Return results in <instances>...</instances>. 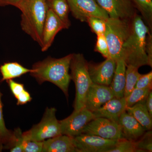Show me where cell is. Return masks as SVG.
<instances>
[{"label":"cell","mask_w":152,"mask_h":152,"mask_svg":"<svg viewBox=\"0 0 152 152\" xmlns=\"http://www.w3.org/2000/svg\"><path fill=\"white\" fill-rule=\"evenodd\" d=\"M72 54L59 58L47 57L33 65L30 75L38 83L50 82L59 88L66 96H69L71 78L69 71Z\"/></svg>","instance_id":"cell-1"},{"label":"cell","mask_w":152,"mask_h":152,"mask_svg":"<svg viewBox=\"0 0 152 152\" xmlns=\"http://www.w3.org/2000/svg\"><path fill=\"white\" fill-rule=\"evenodd\" d=\"M149 32V28L142 17L136 14L132 19L130 33L123 47V60L126 66L132 65L139 69L148 65L145 48L146 38Z\"/></svg>","instance_id":"cell-2"},{"label":"cell","mask_w":152,"mask_h":152,"mask_svg":"<svg viewBox=\"0 0 152 152\" xmlns=\"http://www.w3.org/2000/svg\"><path fill=\"white\" fill-rule=\"evenodd\" d=\"M18 9L22 13V31L41 47L43 29L49 10L46 0H23Z\"/></svg>","instance_id":"cell-3"},{"label":"cell","mask_w":152,"mask_h":152,"mask_svg":"<svg viewBox=\"0 0 152 152\" xmlns=\"http://www.w3.org/2000/svg\"><path fill=\"white\" fill-rule=\"evenodd\" d=\"M88 63L83 55L72 54L70 69L71 80L75 86L76 95L74 109L75 110L85 107L86 97L90 87L93 83L88 72Z\"/></svg>","instance_id":"cell-4"},{"label":"cell","mask_w":152,"mask_h":152,"mask_svg":"<svg viewBox=\"0 0 152 152\" xmlns=\"http://www.w3.org/2000/svg\"><path fill=\"white\" fill-rule=\"evenodd\" d=\"M132 20L109 18L106 21L104 36L110 58L116 62L123 60V47L130 33Z\"/></svg>","instance_id":"cell-5"},{"label":"cell","mask_w":152,"mask_h":152,"mask_svg":"<svg viewBox=\"0 0 152 152\" xmlns=\"http://www.w3.org/2000/svg\"><path fill=\"white\" fill-rule=\"evenodd\" d=\"M56 109L47 107L39 123L23 133V138L37 141H44L62 134L59 121L56 116Z\"/></svg>","instance_id":"cell-6"},{"label":"cell","mask_w":152,"mask_h":152,"mask_svg":"<svg viewBox=\"0 0 152 152\" xmlns=\"http://www.w3.org/2000/svg\"><path fill=\"white\" fill-rule=\"evenodd\" d=\"M95 118L93 112L85 107L77 110H74L70 115L59 121L61 134L72 138L80 135L87 125Z\"/></svg>","instance_id":"cell-7"},{"label":"cell","mask_w":152,"mask_h":152,"mask_svg":"<svg viewBox=\"0 0 152 152\" xmlns=\"http://www.w3.org/2000/svg\"><path fill=\"white\" fill-rule=\"evenodd\" d=\"M83 134L115 140L123 138L118 123L104 118H96L91 121L84 129Z\"/></svg>","instance_id":"cell-8"},{"label":"cell","mask_w":152,"mask_h":152,"mask_svg":"<svg viewBox=\"0 0 152 152\" xmlns=\"http://www.w3.org/2000/svg\"><path fill=\"white\" fill-rule=\"evenodd\" d=\"M70 12L81 22L87 21L91 17H97L107 21L109 16L96 0H67Z\"/></svg>","instance_id":"cell-9"},{"label":"cell","mask_w":152,"mask_h":152,"mask_svg":"<svg viewBox=\"0 0 152 152\" xmlns=\"http://www.w3.org/2000/svg\"><path fill=\"white\" fill-rule=\"evenodd\" d=\"M73 141L77 152H107L118 140L83 134L73 138Z\"/></svg>","instance_id":"cell-10"},{"label":"cell","mask_w":152,"mask_h":152,"mask_svg":"<svg viewBox=\"0 0 152 152\" xmlns=\"http://www.w3.org/2000/svg\"><path fill=\"white\" fill-rule=\"evenodd\" d=\"M96 1L110 18L132 20L137 14V10L132 0Z\"/></svg>","instance_id":"cell-11"},{"label":"cell","mask_w":152,"mask_h":152,"mask_svg":"<svg viewBox=\"0 0 152 152\" xmlns=\"http://www.w3.org/2000/svg\"><path fill=\"white\" fill-rule=\"evenodd\" d=\"M116 62L109 58L99 64L88 63V72L94 83L110 86L113 80Z\"/></svg>","instance_id":"cell-12"},{"label":"cell","mask_w":152,"mask_h":152,"mask_svg":"<svg viewBox=\"0 0 152 152\" xmlns=\"http://www.w3.org/2000/svg\"><path fill=\"white\" fill-rule=\"evenodd\" d=\"M114 97L115 96L110 86L93 83L87 94L85 107L93 112Z\"/></svg>","instance_id":"cell-13"},{"label":"cell","mask_w":152,"mask_h":152,"mask_svg":"<svg viewBox=\"0 0 152 152\" xmlns=\"http://www.w3.org/2000/svg\"><path fill=\"white\" fill-rule=\"evenodd\" d=\"M64 29L65 27L62 22L51 10L49 9L43 29L41 50H48L51 46L57 34Z\"/></svg>","instance_id":"cell-14"},{"label":"cell","mask_w":152,"mask_h":152,"mask_svg":"<svg viewBox=\"0 0 152 152\" xmlns=\"http://www.w3.org/2000/svg\"><path fill=\"white\" fill-rule=\"evenodd\" d=\"M126 107L124 97H115L93 113L96 118H105L118 122L121 115L126 111Z\"/></svg>","instance_id":"cell-15"},{"label":"cell","mask_w":152,"mask_h":152,"mask_svg":"<svg viewBox=\"0 0 152 152\" xmlns=\"http://www.w3.org/2000/svg\"><path fill=\"white\" fill-rule=\"evenodd\" d=\"M118 123L121 128L123 138L129 140L136 141L146 132L141 125L126 111L121 115Z\"/></svg>","instance_id":"cell-16"},{"label":"cell","mask_w":152,"mask_h":152,"mask_svg":"<svg viewBox=\"0 0 152 152\" xmlns=\"http://www.w3.org/2000/svg\"><path fill=\"white\" fill-rule=\"evenodd\" d=\"M77 152L73 138L61 134L43 141L42 152Z\"/></svg>","instance_id":"cell-17"},{"label":"cell","mask_w":152,"mask_h":152,"mask_svg":"<svg viewBox=\"0 0 152 152\" xmlns=\"http://www.w3.org/2000/svg\"><path fill=\"white\" fill-rule=\"evenodd\" d=\"M126 64L122 59L116 61L115 70L110 87L115 97H124L126 84Z\"/></svg>","instance_id":"cell-18"},{"label":"cell","mask_w":152,"mask_h":152,"mask_svg":"<svg viewBox=\"0 0 152 152\" xmlns=\"http://www.w3.org/2000/svg\"><path fill=\"white\" fill-rule=\"evenodd\" d=\"M126 112L132 116L146 131L152 127V117L146 107L145 102L138 103L132 107H126Z\"/></svg>","instance_id":"cell-19"},{"label":"cell","mask_w":152,"mask_h":152,"mask_svg":"<svg viewBox=\"0 0 152 152\" xmlns=\"http://www.w3.org/2000/svg\"><path fill=\"white\" fill-rule=\"evenodd\" d=\"M32 71L31 69L25 67L16 62L4 63L0 66V72L2 75L1 81L19 77L25 74L30 73Z\"/></svg>","instance_id":"cell-20"},{"label":"cell","mask_w":152,"mask_h":152,"mask_svg":"<svg viewBox=\"0 0 152 152\" xmlns=\"http://www.w3.org/2000/svg\"><path fill=\"white\" fill-rule=\"evenodd\" d=\"M49 9H50L58 17L64 25L65 29L71 26L69 18V7L67 0H46Z\"/></svg>","instance_id":"cell-21"},{"label":"cell","mask_w":152,"mask_h":152,"mask_svg":"<svg viewBox=\"0 0 152 152\" xmlns=\"http://www.w3.org/2000/svg\"><path fill=\"white\" fill-rule=\"evenodd\" d=\"M2 94L0 91V137L4 144V149H10L15 140L14 131L10 130L6 127L3 114Z\"/></svg>","instance_id":"cell-22"},{"label":"cell","mask_w":152,"mask_h":152,"mask_svg":"<svg viewBox=\"0 0 152 152\" xmlns=\"http://www.w3.org/2000/svg\"><path fill=\"white\" fill-rule=\"evenodd\" d=\"M136 9L141 13L146 25L152 31V0H132Z\"/></svg>","instance_id":"cell-23"},{"label":"cell","mask_w":152,"mask_h":152,"mask_svg":"<svg viewBox=\"0 0 152 152\" xmlns=\"http://www.w3.org/2000/svg\"><path fill=\"white\" fill-rule=\"evenodd\" d=\"M141 74L138 72V68L132 65L126 66V84L124 97L128 96L135 88L136 83Z\"/></svg>","instance_id":"cell-24"},{"label":"cell","mask_w":152,"mask_h":152,"mask_svg":"<svg viewBox=\"0 0 152 152\" xmlns=\"http://www.w3.org/2000/svg\"><path fill=\"white\" fill-rule=\"evenodd\" d=\"M152 89L134 88L129 95L125 98L127 107H132L138 103L145 102Z\"/></svg>","instance_id":"cell-25"},{"label":"cell","mask_w":152,"mask_h":152,"mask_svg":"<svg viewBox=\"0 0 152 152\" xmlns=\"http://www.w3.org/2000/svg\"><path fill=\"white\" fill-rule=\"evenodd\" d=\"M138 152L152 151V133L151 130L145 132L142 136L135 142Z\"/></svg>","instance_id":"cell-26"},{"label":"cell","mask_w":152,"mask_h":152,"mask_svg":"<svg viewBox=\"0 0 152 152\" xmlns=\"http://www.w3.org/2000/svg\"><path fill=\"white\" fill-rule=\"evenodd\" d=\"M138 152L135 142L124 138L118 140L115 146L107 152Z\"/></svg>","instance_id":"cell-27"},{"label":"cell","mask_w":152,"mask_h":152,"mask_svg":"<svg viewBox=\"0 0 152 152\" xmlns=\"http://www.w3.org/2000/svg\"><path fill=\"white\" fill-rule=\"evenodd\" d=\"M106 21L97 17H91L87 19V23L93 32L97 36L104 34Z\"/></svg>","instance_id":"cell-28"},{"label":"cell","mask_w":152,"mask_h":152,"mask_svg":"<svg viewBox=\"0 0 152 152\" xmlns=\"http://www.w3.org/2000/svg\"><path fill=\"white\" fill-rule=\"evenodd\" d=\"M95 51L99 53L106 58H110L108 45L104 34L97 36Z\"/></svg>","instance_id":"cell-29"},{"label":"cell","mask_w":152,"mask_h":152,"mask_svg":"<svg viewBox=\"0 0 152 152\" xmlns=\"http://www.w3.org/2000/svg\"><path fill=\"white\" fill-rule=\"evenodd\" d=\"M43 147V141L27 140L23 138V152H42Z\"/></svg>","instance_id":"cell-30"},{"label":"cell","mask_w":152,"mask_h":152,"mask_svg":"<svg viewBox=\"0 0 152 152\" xmlns=\"http://www.w3.org/2000/svg\"><path fill=\"white\" fill-rule=\"evenodd\" d=\"M152 72L141 75L136 83L135 88L140 89H152Z\"/></svg>","instance_id":"cell-31"},{"label":"cell","mask_w":152,"mask_h":152,"mask_svg":"<svg viewBox=\"0 0 152 152\" xmlns=\"http://www.w3.org/2000/svg\"><path fill=\"white\" fill-rule=\"evenodd\" d=\"M15 133V140L13 145V146L10 149L11 152H23V137L22 136L23 132L20 128H17L14 131Z\"/></svg>","instance_id":"cell-32"},{"label":"cell","mask_w":152,"mask_h":152,"mask_svg":"<svg viewBox=\"0 0 152 152\" xmlns=\"http://www.w3.org/2000/svg\"><path fill=\"white\" fill-rule=\"evenodd\" d=\"M7 82L8 84L11 91L15 98L25 89L24 86L23 84L17 83L12 80H8Z\"/></svg>","instance_id":"cell-33"},{"label":"cell","mask_w":152,"mask_h":152,"mask_svg":"<svg viewBox=\"0 0 152 152\" xmlns=\"http://www.w3.org/2000/svg\"><path fill=\"white\" fill-rule=\"evenodd\" d=\"M146 53L148 56V66H152V36L151 32L147 34L146 38L145 48Z\"/></svg>","instance_id":"cell-34"},{"label":"cell","mask_w":152,"mask_h":152,"mask_svg":"<svg viewBox=\"0 0 152 152\" xmlns=\"http://www.w3.org/2000/svg\"><path fill=\"white\" fill-rule=\"evenodd\" d=\"M16 98L18 105L25 104L32 100V98L29 93L25 89Z\"/></svg>","instance_id":"cell-35"},{"label":"cell","mask_w":152,"mask_h":152,"mask_svg":"<svg viewBox=\"0 0 152 152\" xmlns=\"http://www.w3.org/2000/svg\"><path fill=\"white\" fill-rule=\"evenodd\" d=\"M23 0H0V7L12 6L18 9Z\"/></svg>","instance_id":"cell-36"},{"label":"cell","mask_w":152,"mask_h":152,"mask_svg":"<svg viewBox=\"0 0 152 152\" xmlns=\"http://www.w3.org/2000/svg\"><path fill=\"white\" fill-rule=\"evenodd\" d=\"M146 107L148 109V111L150 115L152 118V91L148 95L145 102Z\"/></svg>","instance_id":"cell-37"},{"label":"cell","mask_w":152,"mask_h":152,"mask_svg":"<svg viewBox=\"0 0 152 152\" xmlns=\"http://www.w3.org/2000/svg\"><path fill=\"white\" fill-rule=\"evenodd\" d=\"M3 149H4V144L0 137V152H1Z\"/></svg>","instance_id":"cell-38"}]
</instances>
